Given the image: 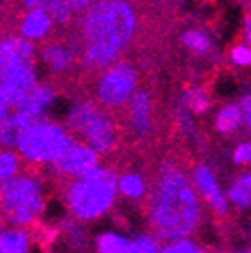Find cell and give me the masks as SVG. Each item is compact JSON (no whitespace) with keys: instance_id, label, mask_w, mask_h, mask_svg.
Returning <instances> with one entry per match:
<instances>
[{"instance_id":"cell-18","label":"cell","mask_w":251,"mask_h":253,"mask_svg":"<svg viewBox=\"0 0 251 253\" xmlns=\"http://www.w3.org/2000/svg\"><path fill=\"white\" fill-rule=\"evenodd\" d=\"M225 197L228 206H234L237 210L246 211L251 206V174L250 170L239 172L232 179L228 188L225 190Z\"/></svg>"},{"instance_id":"cell-19","label":"cell","mask_w":251,"mask_h":253,"mask_svg":"<svg viewBox=\"0 0 251 253\" xmlns=\"http://www.w3.org/2000/svg\"><path fill=\"white\" fill-rule=\"evenodd\" d=\"M116 190H118V195L128 201H142L148 197V181L142 174L135 170H126L116 178Z\"/></svg>"},{"instance_id":"cell-31","label":"cell","mask_w":251,"mask_h":253,"mask_svg":"<svg viewBox=\"0 0 251 253\" xmlns=\"http://www.w3.org/2000/svg\"><path fill=\"white\" fill-rule=\"evenodd\" d=\"M20 2L27 9H32V7H37V5H41V0H20Z\"/></svg>"},{"instance_id":"cell-32","label":"cell","mask_w":251,"mask_h":253,"mask_svg":"<svg viewBox=\"0 0 251 253\" xmlns=\"http://www.w3.org/2000/svg\"><path fill=\"white\" fill-rule=\"evenodd\" d=\"M232 253H250V248H248V246H244V248L241 246V248H236Z\"/></svg>"},{"instance_id":"cell-12","label":"cell","mask_w":251,"mask_h":253,"mask_svg":"<svg viewBox=\"0 0 251 253\" xmlns=\"http://www.w3.org/2000/svg\"><path fill=\"white\" fill-rule=\"evenodd\" d=\"M46 41L47 42L37 49V60L55 76H62L71 71L79 58V41L76 37Z\"/></svg>"},{"instance_id":"cell-13","label":"cell","mask_w":251,"mask_h":253,"mask_svg":"<svg viewBox=\"0 0 251 253\" xmlns=\"http://www.w3.org/2000/svg\"><path fill=\"white\" fill-rule=\"evenodd\" d=\"M126 123L135 137L146 139L153 128V99L149 91L139 88L126 102Z\"/></svg>"},{"instance_id":"cell-26","label":"cell","mask_w":251,"mask_h":253,"mask_svg":"<svg viewBox=\"0 0 251 253\" xmlns=\"http://www.w3.org/2000/svg\"><path fill=\"white\" fill-rule=\"evenodd\" d=\"M228 58L230 62L236 65V67H241V69H246L250 67L251 63V49L248 44H236V46L230 47V51H228Z\"/></svg>"},{"instance_id":"cell-8","label":"cell","mask_w":251,"mask_h":253,"mask_svg":"<svg viewBox=\"0 0 251 253\" xmlns=\"http://www.w3.org/2000/svg\"><path fill=\"white\" fill-rule=\"evenodd\" d=\"M93 90L97 104L104 109H122L139 90L137 67L126 60H118L98 72Z\"/></svg>"},{"instance_id":"cell-7","label":"cell","mask_w":251,"mask_h":253,"mask_svg":"<svg viewBox=\"0 0 251 253\" xmlns=\"http://www.w3.org/2000/svg\"><path fill=\"white\" fill-rule=\"evenodd\" d=\"M72 141V134L62 123L44 118L28 126L14 151L23 162L49 167L62 157Z\"/></svg>"},{"instance_id":"cell-28","label":"cell","mask_w":251,"mask_h":253,"mask_svg":"<svg viewBox=\"0 0 251 253\" xmlns=\"http://www.w3.org/2000/svg\"><path fill=\"white\" fill-rule=\"evenodd\" d=\"M237 106L241 109V115H243V120H244V126L250 128L251 126V99H250V93H244L239 97L237 100Z\"/></svg>"},{"instance_id":"cell-6","label":"cell","mask_w":251,"mask_h":253,"mask_svg":"<svg viewBox=\"0 0 251 253\" xmlns=\"http://www.w3.org/2000/svg\"><path fill=\"white\" fill-rule=\"evenodd\" d=\"M72 137L98 155H109L118 144V126L113 116L91 100H78L67 113L65 125Z\"/></svg>"},{"instance_id":"cell-4","label":"cell","mask_w":251,"mask_h":253,"mask_svg":"<svg viewBox=\"0 0 251 253\" xmlns=\"http://www.w3.org/2000/svg\"><path fill=\"white\" fill-rule=\"evenodd\" d=\"M116 178V170L98 164L90 172L69 179L63 201L72 218L81 223H88L109 213L118 197Z\"/></svg>"},{"instance_id":"cell-29","label":"cell","mask_w":251,"mask_h":253,"mask_svg":"<svg viewBox=\"0 0 251 253\" xmlns=\"http://www.w3.org/2000/svg\"><path fill=\"white\" fill-rule=\"evenodd\" d=\"M9 113H11V107H9L4 100H0V125L4 123V120L9 116Z\"/></svg>"},{"instance_id":"cell-22","label":"cell","mask_w":251,"mask_h":253,"mask_svg":"<svg viewBox=\"0 0 251 253\" xmlns=\"http://www.w3.org/2000/svg\"><path fill=\"white\" fill-rule=\"evenodd\" d=\"M183 109L188 115L202 116L211 109V99L200 86H192L183 95Z\"/></svg>"},{"instance_id":"cell-11","label":"cell","mask_w":251,"mask_h":253,"mask_svg":"<svg viewBox=\"0 0 251 253\" xmlns=\"http://www.w3.org/2000/svg\"><path fill=\"white\" fill-rule=\"evenodd\" d=\"M162 243L153 234H139L128 237L116 230L100 232L95 239V252L97 253H158Z\"/></svg>"},{"instance_id":"cell-30","label":"cell","mask_w":251,"mask_h":253,"mask_svg":"<svg viewBox=\"0 0 251 253\" xmlns=\"http://www.w3.org/2000/svg\"><path fill=\"white\" fill-rule=\"evenodd\" d=\"M250 27H251L250 16H246V21H244V44H248V46H250V42H251V34H250Z\"/></svg>"},{"instance_id":"cell-24","label":"cell","mask_w":251,"mask_h":253,"mask_svg":"<svg viewBox=\"0 0 251 253\" xmlns=\"http://www.w3.org/2000/svg\"><path fill=\"white\" fill-rule=\"evenodd\" d=\"M21 160L14 150H5L0 148V185L7 183L14 176L21 172Z\"/></svg>"},{"instance_id":"cell-14","label":"cell","mask_w":251,"mask_h":253,"mask_svg":"<svg viewBox=\"0 0 251 253\" xmlns=\"http://www.w3.org/2000/svg\"><path fill=\"white\" fill-rule=\"evenodd\" d=\"M56 100V90L53 84L49 83H39L32 88L30 93L21 100V104L16 109L21 115H25L27 118H30L32 122H39V120L47 118V113L53 107Z\"/></svg>"},{"instance_id":"cell-21","label":"cell","mask_w":251,"mask_h":253,"mask_svg":"<svg viewBox=\"0 0 251 253\" xmlns=\"http://www.w3.org/2000/svg\"><path fill=\"white\" fill-rule=\"evenodd\" d=\"M181 44L199 56H209L214 51V41L202 28H186L181 34Z\"/></svg>"},{"instance_id":"cell-3","label":"cell","mask_w":251,"mask_h":253,"mask_svg":"<svg viewBox=\"0 0 251 253\" xmlns=\"http://www.w3.org/2000/svg\"><path fill=\"white\" fill-rule=\"evenodd\" d=\"M39 83L36 44L20 36L0 37V100L16 109Z\"/></svg>"},{"instance_id":"cell-33","label":"cell","mask_w":251,"mask_h":253,"mask_svg":"<svg viewBox=\"0 0 251 253\" xmlns=\"http://www.w3.org/2000/svg\"><path fill=\"white\" fill-rule=\"evenodd\" d=\"M5 227H7V225H5V223H4V220H2V216H0V232H2V230H4Z\"/></svg>"},{"instance_id":"cell-5","label":"cell","mask_w":251,"mask_h":253,"mask_svg":"<svg viewBox=\"0 0 251 253\" xmlns=\"http://www.w3.org/2000/svg\"><path fill=\"white\" fill-rule=\"evenodd\" d=\"M46 208V190L37 176L20 172L0 185V216L7 227L27 229Z\"/></svg>"},{"instance_id":"cell-9","label":"cell","mask_w":251,"mask_h":253,"mask_svg":"<svg viewBox=\"0 0 251 253\" xmlns=\"http://www.w3.org/2000/svg\"><path fill=\"white\" fill-rule=\"evenodd\" d=\"M190 181H192V186L199 195V199H202L209 206V210L212 213L218 214V216L228 214L230 206H228V201L225 197V190L221 188L220 179H218L211 166H208L206 162L195 164L192 169Z\"/></svg>"},{"instance_id":"cell-25","label":"cell","mask_w":251,"mask_h":253,"mask_svg":"<svg viewBox=\"0 0 251 253\" xmlns=\"http://www.w3.org/2000/svg\"><path fill=\"white\" fill-rule=\"evenodd\" d=\"M158 253H206V250L193 239H181L174 243H164Z\"/></svg>"},{"instance_id":"cell-15","label":"cell","mask_w":251,"mask_h":253,"mask_svg":"<svg viewBox=\"0 0 251 253\" xmlns=\"http://www.w3.org/2000/svg\"><path fill=\"white\" fill-rule=\"evenodd\" d=\"M53 21L49 20V16L46 14L41 5L32 7L25 12V16L20 21V37L27 39L28 42L36 44L39 41H44L49 37L53 32Z\"/></svg>"},{"instance_id":"cell-1","label":"cell","mask_w":251,"mask_h":253,"mask_svg":"<svg viewBox=\"0 0 251 253\" xmlns=\"http://www.w3.org/2000/svg\"><path fill=\"white\" fill-rule=\"evenodd\" d=\"M79 60L100 72L122 60L137 34V11L128 0H95L79 18Z\"/></svg>"},{"instance_id":"cell-20","label":"cell","mask_w":251,"mask_h":253,"mask_svg":"<svg viewBox=\"0 0 251 253\" xmlns=\"http://www.w3.org/2000/svg\"><path fill=\"white\" fill-rule=\"evenodd\" d=\"M0 253H30V234H28V230L5 227L0 232Z\"/></svg>"},{"instance_id":"cell-16","label":"cell","mask_w":251,"mask_h":253,"mask_svg":"<svg viewBox=\"0 0 251 253\" xmlns=\"http://www.w3.org/2000/svg\"><path fill=\"white\" fill-rule=\"evenodd\" d=\"M30 118H27L25 115L18 113V111H11L9 116L4 120V123L0 125V148L5 150H14L18 141L21 139V135L25 134L28 126L32 125Z\"/></svg>"},{"instance_id":"cell-2","label":"cell","mask_w":251,"mask_h":253,"mask_svg":"<svg viewBox=\"0 0 251 253\" xmlns=\"http://www.w3.org/2000/svg\"><path fill=\"white\" fill-rule=\"evenodd\" d=\"M202 220L200 199L181 167L164 162L148 192V221L158 241L192 239Z\"/></svg>"},{"instance_id":"cell-10","label":"cell","mask_w":251,"mask_h":253,"mask_svg":"<svg viewBox=\"0 0 251 253\" xmlns=\"http://www.w3.org/2000/svg\"><path fill=\"white\" fill-rule=\"evenodd\" d=\"M98 164H100V155L91 150L90 146H86L84 142L74 139L71 142V146L63 151L62 157L53 166H49V169L55 176L74 179L83 176V174L90 172Z\"/></svg>"},{"instance_id":"cell-17","label":"cell","mask_w":251,"mask_h":253,"mask_svg":"<svg viewBox=\"0 0 251 253\" xmlns=\"http://www.w3.org/2000/svg\"><path fill=\"white\" fill-rule=\"evenodd\" d=\"M214 130L220 135H234L244 126V120L237 102H227L214 113Z\"/></svg>"},{"instance_id":"cell-23","label":"cell","mask_w":251,"mask_h":253,"mask_svg":"<svg viewBox=\"0 0 251 253\" xmlns=\"http://www.w3.org/2000/svg\"><path fill=\"white\" fill-rule=\"evenodd\" d=\"M41 7L46 11L53 25L58 27H69L74 20L72 9L69 5V0H41Z\"/></svg>"},{"instance_id":"cell-27","label":"cell","mask_w":251,"mask_h":253,"mask_svg":"<svg viewBox=\"0 0 251 253\" xmlns=\"http://www.w3.org/2000/svg\"><path fill=\"white\" fill-rule=\"evenodd\" d=\"M232 162L239 167H248L251 162V142L241 141L234 150H232Z\"/></svg>"}]
</instances>
